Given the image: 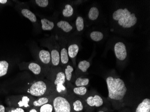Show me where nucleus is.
<instances>
[{"label":"nucleus","instance_id":"obj_8","mask_svg":"<svg viewBox=\"0 0 150 112\" xmlns=\"http://www.w3.org/2000/svg\"><path fill=\"white\" fill-rule=\"evenodd\" d=\"M51 97H40L38 99L34 100L32 104V106L34 107L39 108L44 104L52 101L53 99H51Z\"/></svg>","mask_w":150,"mask_h":112},{"label":"nucleus","instance_id":"obj_13","mask_svg":"<svg viewBox=\"0 0 150 112\" xmlns=\"http://www.w3.org/2000/svg\"><path fill=\"white\" fill-rule=\"evenodd\" d=\"M21 13L23 16L28 18L32 22L35 23L37 21V18L36 16L30 10L27 9H23L22 10Z\"/></svg>","mask_w":150,"mask_h":112},{"label":"nucleus","instance_id":"obj_9","mask_svg":"<svg viewBox=\"0 0 150 112\" xmlns=\"http://www.w3.org/2000/svg\"><path fill=\"white\" fill-rule=\"evenodd\" d=\"M40 60L43 64L45 65L49 64L51 61V55L49 51L47 50H40L39 53Z\"/></svg>","mask_w":150,"mask_h":112},{"label":"nucleus","instance_id":"obj_5","mask_svg":"<svg viewBox=\"0 0 150 112\" xmlns=\"http://www.w3.org/2000/svg\"><path fill=\"white\" fill-rule=\"evenodd\" d=\"M114 51L115 56L118 59L124 61L127 56V50L125 44L122 42H118L115 44Z\"/></svg>","mask_w":150,"mask_h":112},{"label":"nucleus","instance_id":"obj_2","mask_svg":"<svg viewBox=\"0 0 150 112\" xmlns=\"http://www.w3.org/2000/svg\"><path fill=\"white\" fill-rule=\"evenodd\" d=\"M52 102L53 112H73L69 101L63 96L54 97Z\"/></svg>","mask_w":150,"mask_h":112},{"label":"nucleus","instance_id":"obj_7","mask_svg":"<svg viewBox=\"0 0 150 112\" xmlns=\"http://www.w3.org/2000/svg\"><path fill=\"white\" fill-rule=\"evenodd\" d=\"M135 112H150V99H144L136 108Z\"/></svg>","mask_w":150,"mask_h":112},{"label":"nucleus","instance_id":"obj_27","mask_svg":"<svg viewBox=\"0 0 150 112\" xmlns=\"http://www.w3.org/2000/svg\"><path fill=\"white\" fill-rule=\"evenodd\" d=\"M74 70L73 67L71 65H67L66 68L65 69V75L66 79L67 81H70L72 78V72Z\"/></svg>","mask_w":150,"mask_h":112},{"label":"nucleus","instance_id":"obj_32","mask_svg":"<svg viewBox=\"0 0 150 112\" xmlns=\"http://www.w3.org/2000/svg\"><path fill=\"white\" fill-rule=\"evenodd\" d=\"M9 112H26V110L21 108L17 107L11 109Z\"/></svg>","mask_w":150,"mask_h":112},{"label":"nucleus","instance_id":"obj_35","mask_svg":"<svg viewBox=\"0 0 150 112\" xmlns=\"http://www.w3.org/2000/svg\"><path fill=\"white\" fill-rule=\"evenodd\" d=\"M7 0H0V3L2 4H5L7 3Z\"/></svg>","mask_w":150,"mask_h":112},{"label":"nucleus","instance_id":"obj_24","mask_svg":"<svg viewBox=\"0 0 150 112\" xmlns=\"http://www.w3.org/2000/svg\"><path fill=\"white\" fill-rule=\"evenodd\" d=\"M74 10L73 7L69 4H67L65 6L64 9L63 11V15L65 17H69L73 14Z\"/></svg>","mask_w":150,"mask_h":112},{"label":"nucleus","instance_id":"obj_34","mask_svg":"<svg viewBox=\"0 0 150 112\" xmlns=\"http://www.w3.org/2000/svg\"><path fill=\"white\" fill-rule=\"evenodd\" d=\"M0 112H5V108L2 105H0Z\"/></svg>","mask_w":150,"mask_h":112},{"label":"nucleus","instance_id":"obj_22","mask_svg":"<svg viewBox=\"0 0 150 112\" xmlns=\"http://www.w3.org/2000/svg\"><path fill=\"white\" fill-rule=\"evenodd\" d=\"M90 37L93 41L98 42L103 38V34L98 31H93L91 33Z\"/></svg>","mask_w":150,"mask_h":112},{"label":"nucleus","instance_id":"obj_4","mask_svg":"<svg viewBox=\"0 0 150 112\" xmlns=\"http://www.w3.org/2000/svg\"><path fill=\"white\" fill-rule=\"evenodd\" d=\"M65 75L63 71H59L55 75L54 80V85L56 87V89L59 93H65L66 92V88L64 84L66 82Z\"/></svg>","mask_w":150,"mask_h":112},{"label":"nucleus","instance_id":"obj_20","mask_svg":"<svg viewBox=\"0 0 150 112\" xmlns=\"http://www.w3.org/2000/svg\"><path fill=\"white\" fill-rule=\"evenodd\" d=\"M99 14L98 9L95 7H93L90 9L88 12V18L91 20H95L97 19L99 16Z\"/></svg>","mask_w":150,"mask_h":112},{"label":"nucleus","instance_id":"obj_6","mask_svg":"<svg viewBox=\"0 0 150 112\" xmlns=\"http://www.w3.org/2000/svg\"><path fill=\"white\" fill-rule=\"evenodd\" d=\"M87 104L91 107H99L103 104V100L100 96L95 95L94 96H90L87 98Z\"/></svg>","mask_w":150,"mask_h":112},{"label":"nucleus","instance_id":"obj_3","mask_svg":"<svg viewBox=\"0 0 150 112\" xmlns=\"http://www.w3.org/2000/svg\"><path fill=\"white\" fill-rule=\"evenodd\" d=\"M48 87L44 81L39 80L34 82L28 89V92L33 97H43L47 93Z\"/></svg>","mask_w":150,"mask_h":112},{"label":"nucleus","instance_id":"obj_14","mask_svg":"<svg viewBox=\"0 0 150 112\" xmlns=\"http://www.w3.org/2000/svg\"><path fill=\"white\" fill-rule=\"evenodd\" d=\"M30 71L35 75H39L42 72V67L38 64L35 62H31L28 66Z\"/></svg>","mask_w":150,"mask_h":112},{"label":"nucleus","instance_id":"obj_33","mask_svg":"<svg viewBox=\"0 0 150 112\" xmlns=\"http://www.w3.org/2000/svg\"><path fill=\"white\" fill-rule=\"evenodd\" d=\"M26 112H39L38 108L32 107L29 109L26 110Z\"/></svg>","mask_w":150,"mask_h":112},{"label":"nucleus","instance_id":"obj_17","mask_svg":"<svg viewBox=\"0 0 150 112\" xmlns=\"http://www.w3.org/2000/svg\"><path fill=\"white\" fill-rule=\"evenodd\" d=\"M131 14V12L127 8H125L124 9H123V12L122 15L121 16L120 18L118 21L119 25L122 26L125 22L130 17Z\"/></svg>","mask_w":150,"mask_h":112},{"label":"nucleus","instance_id":"obj_16","mask_svg":"<svg viewBox=\"0 0 150 112\" xmlns=\"http://www.w3.org/2000/svg\"><path fill=\"white\" fill-rule=\"evenodd\" d=\"M57 25L58 27L62 29L65 32H69L72 29V26L66 21H60L57 23Z\"/></svg>","mask_w":150,"mask_h":112},{"label":"nucleus","instance_id":"obj_10","mask_svg":"<svg viewBox=\"0 0 150 112\" xmlns=\"http://www.w3.org/2000/svg\"><path fill=\"white\" fill-rule=\"evenodd\" d=\"M137 18L134 13H131L130 17L122 25V27L125 28H128L133 27L137 23Z\"/></svg>","mask_w":150,"mask_h":112},{"label":"nucleus","instance_id":"obj_25","mask_svg":"<svg viewBox=\"0 0 150 112\" xmlns=\"http://www.w3.org/2000/svg\"><path fill=\"white\" fill-rule=\"evenodd\" d=\"M90 82V80L88 78H77L75 81V85L78 87H85L88 85Z\"/></svg>","mask_w":150,"mask_h":112},{"label":"nucleus","instance_id":"obj_36","mask_svg":"<svg viewBox=\"0 0 150 112\" xmlns=\"http://www.w3.org/2000/svg\"><path fill=\"white\" fill-rule=\"evenodd\" d=\"M98 112H105L104 111H102V110H100V111H98Z\"/></svg>","mask_w":150,"mask_h":112},{"label":"nucleus","instance_id":"obj_11","mask_svg":"<svg viewBox=\"0 0 150 112\" xmlns=\"http://www.w3.org/2000/svg\"><path fill=\"white\" fill-rule=\"evenodd\" d=\"M51 61L53 66L59 65L60 61V57L59 51L56 49L52 50L51 53Z\"/></svg>","mask_w":150,"mask_h":112},{"label":"nucleus","instance_id":"obj_30","mask_svg":"<svg viewBox=\"0 0 150 112\" xmlns=\"http://www.w3.org/2000/svg\"><path fill=\"white\" fill-rule=\"evenodd\" d=\"M123 12V9H119L113 13V18L115 21H118Z\"/></svg>","mask_w":150,"mask_h":112},{"label":"nucleus","instance_id":"obj_1","mask_svg":"<svg viewBox=\"0 0 150 112\" xmlns=\"http://www.w3.org/2000/svg\"><path fill=\"white\" fill-rule=\"evenodd\" d=\"M106 82L109 98L113 101H122L127 91L124 81L120 78L109 76L106 79Z\"/></svg>","mask_w":150,"mask_h":112},{"label":"nucleus","instance_id":"obj_21","mask_svg":"<svg viewBox=\"0 0 150 112\" xmlns=\"http://www.w3.org/2000/svg\"><path fill=\"white\" fill-rule=\"evenodd\" d=\"M60 57L61 61L63 64H67L69 62V57L68 52L65 48H63L61 51Z\"/></svg>","mask_w":150,"mask_h":112},{"label":"nucleus","instance_id":"obj_28","mask_svg":"<svg viewBox=\"0 0 150 112\" xmlns=\"http://www.w3.org/2000/svg\"><path fill=\"white\" fill-rule=\"evenodd\" d=\"M52 102L38 108L39 112H53V106Z\"/></svg>","mask_w":150,"mask_h":112},{"label":"nucleus","instance_id":"obj_19","mask_svg":"<svg viewBox=\"0 0 150 112\" xmlns=\"http://www.w3.org/2000/svg\"><path fill=\"white\" fill-rule=\"evenodd\" d=\"M71 106L73 112H80L84 109V105L80 100L74 101Z\"/></svg>","mask_w":150,"mask_h":112},{"label":"nucleus","instance_id":"obj_18","mask_svg":"<svg viewBox=\"0 0 150 112\" xmlns=\"http://www.w3.org/2000/svg\"><path fill=\"white\" fill-rule=\"evenodd\" d=\"M9 68V63L6 61H0V77L6 75Z\"/></svg>","mask_w":150,"mask_h":112},{"label":"nucleus","instance_id":"obj_31","mask_svg":"<svg viewBox=\"0 0 150 112\" xmlns=\"http://www.w3.org/2000/svg\"><path fill=\"white\" fill-rule=\"evenodd\" d=\"M36 4L40 7H45L49 4L48 0H36Z\"/></svg>","mask_w":150,"mask_h":112},{"label":"nucleus","instance_id":"obj_12","mask_svg":"<svg viewBox=\"0 0 150 112\" xmlns=\"http://www.w3.org/2000/svg\"><path fill=\"white\" fill-rule=\"evenodd\" d=\"M79 50V47L77 44H73L70 45L68 48V55L71 58H74L76 57Z\"/></svg>","mask_w":150,"mask_h":112},{"label":"nucleus","instance_id":"obj_26","mask_svg":"<svg viewBox=\"0 0 150 112\" xmlns=\"http://www.w3.org/2000/svg\"><path fill=\"white\" fill-rule=\"evenodd\" d=\"M73 92L76 95L84 96L87 92V89L86 87H76L73 88Z\"/></svg>","mask_w":150,"mask_h":112},{"label":"nucleus","instance_id":"obj_23","mask_svg":"<svg viewBox=\"0 0 150 112\" xmlns=\"http://www.w3.org/2000/svg\"><path fill=\"white\" fill-rule=\"evenodd\" d=\"M90 66H91L90 62L86 60L80 61L78 65V67L79 70H81V71L83 72H86Z\"/></svg>","mask_w":150,"mask_h":112},{"label":"nucleus","instance_id":"obj_15","mask_svg":"<svg viewBox=\"0 0 150 112\" xmlns=\"http://www.w3.org/2000/svg\"><path fill=\"white\" fill-rule=\"evenodd\" d=\"M42 29L44 31H50L54 27V22L48 19L43 18L41 20Z\"/></svg>","mask_w":150,"mask_h":112},{"label":"nucleus","instance_id":"obj_29","mask_svg":"<svg viewBox=\"0 0 150 112\" xmlns=\"http://www.w3.org/2000/svg\"><path fill=\"white\" fill-rule=\"evenodd\" d=\"M76 29L78 32H81L84 29V22L83 18L79 16L76 18Z\"/></svg>","mask_w":150,"mask_h":112}]
</instances>
